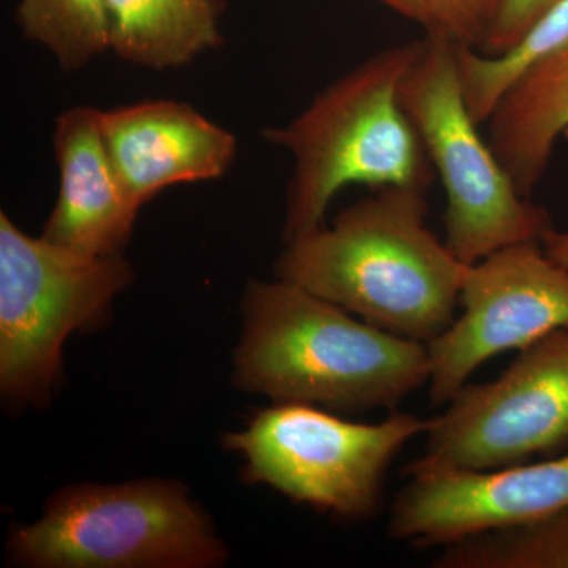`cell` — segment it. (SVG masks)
<instances>
[{
    "label": "cell",
    "mask_w": 568,
    "mask_h": 568,
    "mask_svg": "<svg viewBox=\"0 0 568 568\" xmlns=\"http://www.w3.org/2000/svg\"><path fill=\"white\" fill-rule=\"evenodd\" d=\"M487 125L489 145L518 192L532 196L568 129V44L523 71Z\"/></svg>",
    "instance_id": "4fadbf2b"
},
{
    "label": "cell",
    "mask_w": 568,
    "mask_h": 568,
    "mask_svg": "<svg viewBox=\"0 0 568 568\" xmlns=\"http://www.w3.org/2000/svg\"><path fill=\"white\" fill-rule=\"evenodd\" d=\"M429 418L425 452L406 477L491 470L568 452V328L519 351L497 379L459 388Z\"/></svg>",
    "instance_id": "ba28073f"
},
{
    "label": "cell",
    "mask_w": 568,
    "mask_h": 568,
    "mask_svg": "<svg viewBox=\"0 0 568 568\" xmlns=\"http://www.w3.org/2000/svg\"><path fill=\"white\" fill-rule=\"evenodd\" d=\"M133 282L121 254L88 256L31 237L0 213V388L10 402L44 403L74 331L106 315Z\"/></svg>",
    "instance_id": "8992f818"
},
{
    "label": "cell",
    "mask_w": 568,
    "mask_h": 568,
    "mask_svg": "<svg viewBox=\"0 0 568 568\" xmlns=\"http://www.w3.org/2000/svg\"><path fill=\"white\" fill-rule=\"evenodd\" d=\"M406 20L417 22L425 31L433 24V0H376Z\"/></svg>",
    "instance_id": "ffe728a7"
},
{
    "label": "cell",
    "mask_w": 568,
    "mask_h": 568,
    "mask_svg": "<svg viewBox=\"0 0 568 568\" xmlns=\"http://www.w3.org/2000/svg\"><path fill=\"white\" fill-rule=\"evenodd\" d=\"M409 478L392 504L387 534L422 549L568 506V452L499 469L436 470Z\"/></svg>",
    "instance_id": "30bf717a"
},
{
    "label": "cell",
    "mask_w": 568,
    "mask_h": 568,
    "mask_svg": "<svg viewBox=\"0 0 568 568\" xmlns=\"http://www.w3.org/2000/svg\"><path fill=\"white\" fill-rule=\"evenodd\" d=\"M424 37L369 55L317 93L297 118L265 129L268 144L293 156L283 239L323 226L347 185L429 192L436 173L416 126L399 103V84L417 61Z\"/></svg>",
    "instance_id": "3957f363"
},
{
    "label": "cell",
    "mask_w": 568,
    "mask_h": 568,
    "mask_svg": "<svg viewBox=\"0 0 568 568\" xmlns=\"http://www.w3.org/2000/svg\"><path fill=\"white\" fill-rule=\"evenodd\" d=\"M9 555L32 568H212L227 559L209 515L162 478L62 488L39 521L11 534Z\"/></svg>",
    "instance_id": "277c9868"
},
{
    "label": "cell",
    "mask_w": 568,
    "mask_h": 568,
    "mask_svg": "<svg viewBox=\"0 0 568 568\" xmlns=\"http://www.w3.org/2000/svg\"><path fill=\"white\" fill-rule=\"evenodd\" d=\"M437 568H568V506L444 545Z\"/></svg>",
    "instance_id": "9a60e30c"
},
{
    "label": "cell",
    "mask_w": 568,
    "mask_h": 568,
    "mask_svg": "<svg viewBox=\"0 0 568 568\" xmlns=\"http://www.w3.org/2000/svg\"><path fill=\"white\" fill-rule=\"evenodd\" d=\"M399 103L416 126L446 193V244L473 265L555 230L547 209L523 196L467 108L459 82L457 41L426 31Z\"/></svg>",
    "instance_id": "5b68a950"
},
{
    "label": "cell",
    "mask_w": 568,
    "mask_h": 568,
    "mask_svg": "<svg viewBox=\"0 0 568 568\" xmlns=\"http://www.w3.org/2000/svg\"><path fill=\"white\" fill-rule=\"evenodd\" d=\"M429 420L392 410L377 424H357L305 403H278L224 447L245 459L246 480L264 484L297 504L362 521L383 503L388 467Z\"/></svg>",
    "instance_id": "52a82bcc"
},
{
    "label": "cell",
    "mask_w": 568,
    "mask_h": 568,
    "mask_svg": "<svg viewBox=\"0 0 568 568\" xmlns=\"http://www.w3.org/2000/svg\"><path fill=\"white\" fill-rule=\"evenodd\" d=\"M568 44V0H559L534 24L517 47L500 55L481 54L457 43L459 82L478 125L487 123L497 102L532 63Z\"/></svg>",
    "instance_id": "2e32d148"
},
{
    "label": "cell",
    "mask_w": 568,
    "mask_h": 568,
    "mask_svg": "<svg viewBox=\"0 0 568 568\" xmlns=\"http://www.w3.org/2000/svg\"><path fill=\"white\" fill-rule=\"evenodd\" d=\"M500 0H433V24L428 31L478 50Z\"/></svg>",
    "instance_id": "ac0fdd59"
},
{
    "label": "cell",
    "mask_w": 568,
    "mask_h": 568,
    "mask_svg": "<svg viewBox=\"0 0 568 568\" xmlns=\"http://www.w3.org/2000/svg\"><path fill=\"white\" fill-rule=\"evenodd\" d=\"M463 315L428 346L429 399L447 405L478 366L568 328V268L541 241L521 242L467 265Z\"/></svg>",
    "instance_id": "9c48e42d"
},
{
    "label": "cell",
    "mask_w": 568,
    "mask_h": 568,
    "mask_svg": "<svg viewBox=\"0 0 568 568\" xmlns=\"http://www.w3.org/2000/svg\"><path fill=\"white\" fill-rule=\"evenodd\" d=\"M234 381L276 403L394 410L428 384V346L355 320L301 284L250 282Z\"/></svg>",
    "instance_id": "7a4b0ae2"
},
{
    "label": "cell",
    "mask_w": 568,
    "mask_h": 568,
    "mask_svg": "<svg viewBox=\"0 0 568 568\" xmlns=\"http://www.w3.org/2000/svg\"><path fill=\"white\" fill-rule=\"evenodd\" d=\"M17 22L26 39L67 71L84 69L110 51L106 0H18Z\"/></svg>",
    "instance_id": "e0dca14e"
},
{
    "label": "cell",
    "mask_w": 568,
    "mask_h": 568,
    "mask_svg": "<svg viewBox=\"0 0 568 568\" xmlns=\"http://www.w3.org/2000/svg\"><path fill=\"white\" fill-rule=\"evenodd\" d=\"M100 130L123 185L144 205L168 186L215 181L233 166L237 140L174 100L99 110Z\"/></svg>",
    "instance_id": "8fae6325"
},
{
    "label": "cell",
    "mask_w": 568,
    "mask_h": 568,
    "mask_svg": "<svg viewBox=\"0 0 568 568\" xmlns=\"http://www.w3.org/2000/svg\"><path fill=\"white\" fill-rule=\"evenodd\" d=\"M559 0H500L484 43L481 54L500 55L517 47L523 37Z\"/></svg>",
    "instance_id": "d6986e66"
},
{
    "label": "cell",
    "mask_w": 568,
    "mask_h": 568,
    "mask_svg": "<svg viewBox=\"0 0 568 568\" xmlns=\"http://www.w3.org/2000/svg\"><path fill=\"white\" fill-rule=\"evenodd\" d=\"M375 192L287 242L275 275L426 345L454 324L467 264L426 226V190Z\"/></svg>",
    "instance_id": "6da1fadb"
},
{
    "label": "cell",
    "mask_w": 568,
    "mask_h": 568,
    "mask_svg": "<svg viewBox=\"0 0 568 568\" xmlns=\"http://www.w3.org/2000/svg\"><path fill=\"white\" fill-rule=\"evenodd\" d=\"M545 252L556 264L568 268V231L551 230L541 239Z\"/></svg>",
    "instance_id": "44dd1931"
},
{
    "label": "cell",
    "mask_w": 568,
    "mask_h": 568,
    "mask_svg": "<svg viewBox=\"0 0 568 568\" xmlns=\"http://www.w3.org/2000/svg\"><path fill=\"white\" fill-rule=\"evenodd\" d=\"M110 51L151 70L186 65L223 43L220 0H106Z\"/></svg>",
    "instance_id": "5bb4252c"
},
{
    "label": "cell",
    "mask_w": 568,
    "mask_h": 568,
    "mask_svg": "<svg viewBox=\"0 0 568 568\" xmlns=\"http://www.w3.org/2000/svg\"><path fill=\"white\" fill-rule=\"evenodd\" d=\"M59 196L41 237L88 256L121 254L142 205L115 170L100 130L99 110L73 106L55 119Z\"/></svg>",
    "instance_id": "7c38bea8"
}]
</instances>
